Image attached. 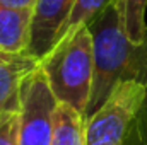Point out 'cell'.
I'll return each mask as SVG.
<instances>
[{
    "label": "cell",
    "mask_w": 147,
    "mask_h": 145,
    "mask_svg": "<svg viewBox=\"0 0 147 145\" xmlns=\"http://www.w3.org/2000/svg\"><path fill=\"white\" fill-rule=\"evenodd\" d=\"M87 29L92 38L94 75L84 119L101 108L116 84L123 80L147 84V41L134 44L128 39L116 0H111L87 24Z\"/></svg>",
    "instance_id": "cell-1"
},
{
    "label": "cell",
    "mask_w": 147,
    "mask_h": 145,
    "mask_svg": "<svg viewBox=\"0 0 147 145\" xmlns=\"http://www.w3.org/2000/svg\"><path fill=\"white\" fill-rule=\"evenodd\" d=\"M51 94L58 104H67L86 118L92 89V38L86 28L57 43L39 62Z\"/></svg>",
    "instance_id": "cell-2"
},
{
    "label": "cell",
    "mask_w": 147,
    "mask_h": 145,
    "mask_svg": "<svg viewBox=\"0 0 147 145\" xmlns=\"http://www.w3.org/2000/svg\"><path fill=\"white\" fill-rule=\"evenodd\" d=\"M147 84L123 80L84 125L86 145H125L139 113L146 106Z\"/></svg>",
    "instance_id": "cell-3"
},
{
    "label": "cell",
    "mask_w": 147,
    "mask_h": 145,
    "mask_svg": "<svg viewBox=\"0 0 147 145\" xmlns=\"http://www.w3.org/2000/svg\"><path fill=\"white\" fill-rule=\"evenodd\" d=\"M57 106L45 72L38 67L21 85L19 145H51Z\"/></svg>",
    "instance_id": "cell-4"
},
{
    "label": "cell",
    "mask_w": 147,
    "mask_h": 145,
    "mask_svg": "<svg viewBox=\"0 0 147 145\" xmlns=\"http://www.w3.org/2000/svg\"><path fill=\"white\" fill-rule=\"evenodd\" d=\"M75 0H38L33 21H31V41L29 53L36 58H43L55 43L60 28L70 15Z\"/></svg>",
    "instance_id": "cell-5"
},
{
    "label": "cell",
    "mask_w": 147,
    "mask_h": 145,
    "mask_svg": "<svg viewBox=\"0 0 147 145\" xmlns=\"http://www.w3.org/2000/svg\"><path fill=\"white\" fill-rule=\"evenodd\" d=\"M39 58L31 53H10L0 50V116L19 113L21 85L24 79L39 67Z\"/></svg>",
    "instance_id": "cell-6"
},
{
    "label": "cell",
    "mask_w": 147,
    "mask_h": 145,
    "mask_svg": "<svg viewBox=\"0 0 147 145\" xmlns=\"http://www.w3.org/2000/svg\"><path fill=\"white\" fill-rule=\"evenodd\" d=\"M33 12L14 10L0 5V50L29 53Z\"/></svg>",
    "instance_id": "cell-7"
},
{
    "label": "cell",
    "mask_w": 147,
    "mask_h": 145,
    "mask_svg": "<svg viewBox=\"0 0 147 145\" xmlns=\"http://www.w3.org/2000/svg\"><path fill=\"white\" fill-rule=\"evenodd\" d=\"M86 119L67 104H58L55 111L51 145H86Z\"/></svg>",
    "instance_id": "cell-8"
},
{
    "label": "cell",
    "mask_w": 147,
    "mask_h": 145,
    "mask_svg": "<svg viewBox=\"0 0 147 145\" xmlns=\"http://www.w3.org/2000/svg\"><path fill=\"white\" fill-rule=\"evenodd\" d=\"M123 29L134 44H144L147 41L146 9L147 0H116Z\"/></svg>",
    "instance_id": "cell-9"
},
{
    "label": "cell",
    "mask_w": 147,
    "mask_h": 145,
    "mask_svg": "<svg viewBox=\"0 0 147 145\" xmlns=\"http://www.w3.org/2000/svg\"><path fill=\"white\" fill-rule=\"evenodd\" d=\"M111 0H75L70 15L67 17V21L63 22V26L60 28L58 34L55 38V43H60L63 39H67L69 36H72L75 31H79L80 28H86Z\"/></svg>",
    "instance_id": "cell-10"
},
{
    "label": "cell",
    "mask_w": 147,
    "mask_h": 145,
    "mask_svg": "<svg viewBox=\"0 0 147 145\" xmlns=\"http://www.w3.org/2000/svg\"><path fill=\"white\" fill-rule=\"evenodd\" d=\"M0 145H19V113L0 116Z\"/></svg>",
    "instance_id": "cell-11"
},
{
    "label": "cell",
    "mask_w": 147,
    "mask_h": 145,
    "mask_svg": "<svg viewBox=\"0 0 147 145\" xmlns=\"http://www.w3.org/2000/svg\"><path fill=\"white\" fill-rule=\"evenodd\" d=\"M38 0H0L2 7L14 9V10H26V12H34Z\"/></svg>",
    "instance_id": "cell-12"
},
{
    "label": "cell",
    "mask_w": 147,
    "mask_h": 145,
    "mask_svg": "<svg viewBox=\"0 0 147 145\" xmlns=\"http://www.w3.org/2000/svg\"><path fill=\"white\" fill-rule=\"evenodd\" d=\"M144 145H147V140H146V144H144Z\"/></svg>",
    "instance_id": "cell-13"
}]
</instances>
